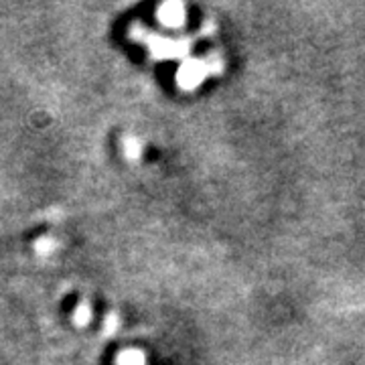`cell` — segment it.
<instances>
[{
	"instance_id": "obj_1",
	"label": "cell",
	"mask_w": 365,
	"mask_h": 365,
	"mask_svg": "<svg viewBox=\"0 0 365 365\" xmlns=\"http://www.w3.org/2000/svg\"><path fill=\"white\" fill-rule=\"evenodd\" d=\"M211 67L205 61H187L185 66L177 71V81L182 90H193L203 79L207 78Z\"/></svg>"
},
{
	"instance_id": "obj_2",
	"label": "cell",
	"mask_w": 365,
	"mask_h": 365,
	"mask_svg": "<svg viewBox=\"0 0 365 365\" xmlns=\"http://www.w3.org/2000/svg\"><path fill=\"white\" fill-rule=\"evenodd\" d=\"M158 21L165 26L177 29L185 23V9L181 2H165L158 9Z\"/></svg>"
},
{
	"instance_id": "obj_3",
	"label": "cell",
	"mask_w": 365,
	"mask_h": 365,
	"mask_svg": "<svg viewBox=\"0 0 365 365\" xmlns=\"http://www.w3.org/2000/svg\"><path fill=\"white\" fill-rule=\"evenodd\" d=\"M118 365H146L144 353L138 349H126L118 355Z\"/></svg>"
},
{
	"instance_id": "obj_4",
	"label": "cell",
	"mask_w": 365,
	"mask_h": 365,
	"mask_svg": "<svg viewBox=\"0 0 365 365\" xmlns=\"http://www.w3.org/2000/svg\"><path fill=\"white\" fill-rule=\"evenodd\" d=\"M124 155L128 158H138L143 155V143L136 136H126L124 138Z\"/></svg>"
},
{
	"instance_id": "obj_5",
	"label": "cell",
	"mask_w": 365,
	"mask_h": 365,
	"mask_svg": "<svg viewBox=\"0 0 365 365\" xmlns=\"http://www.w3.org/2000/svg\"><path fill=\"white\" fill-rule=\"evenodd\" d=\"M73 319H76L78 325H86L91 319L90 307H88V304H79L78 309H76V313H73Z\"/></svg>"
},
{
	"instance_id": "obj_6",
	"label": "cell",
	"mask_w": 365,
	"mask_h": 365,
	"mask_svg": "<svg viewBox=\"0 0 365 365\" xmlns=\"http://www.w3.org/2000/svg\"><path fill=\"white\" fill-rule=\"evenodd\" d=\"M35 250L39 254H49V252L55 250V244H53V240H49V237H41V240L35 242Z\"/></svg>"
},
{
	"instance_id": "obj_7",
	"label": "cell",
	"mask_w": 365,
	"mask_h": 365,
	"mask_svg": "<svg viewBox=\"0 0 365 365\" xmlns=\"http://www.w3.org/2000/svg\"><path fill=\"white\" fill-rule=\"evenodd\" d=\"M116 323H118V321H116V317H114V314H112V317H110V321H108V323H106V325H108V327H106L104 331H108V333H112V331H116Z\"/></svg>"
}]
</instances>
